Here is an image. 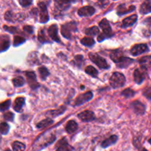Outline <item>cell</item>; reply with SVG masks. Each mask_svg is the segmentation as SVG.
Masks as SVG:
<instances>
[{
  "instance_id": "25",
  "label": "cell",
  "mask_w": 151,
  "mask_h": 151,
  "mask_svg": "<svg viewBox=\"0 0 151 151\" xmlns=\"http://www.w3.org/2000/svg\"><path fill=\"white\" fill-rule=\"evenodd\" d=\"M139 63L141 64L142 67H144L145 69L151 67V55H147L142 57L139 60Z\"/></svg>"
},
{
  "instance_id": "37",
  "label": "cell",
  "mask_w": 151,
  "mask_h": 151,
  "mask_svg": "<svg viewBox=\"0 0 151 151\" xmlns=\"http://www.w3.org/2000/svg\"><path fill=\"white\" fill-rule=\"evenodd\" d=\"M10 105H11V100H7L3 103H0V111H4L7 110L10 108Z\"/></svg>"
},
{
  "instance_id": "34",
  "label": "cell",
  "mask_w": 151,
  "mask_h": 151,
  "mask_svg": "<svg viewBox=\"0 0 151 151\" xmlns=\"http://www.w3.org/2000/svg\"><path fill=\"white\" fill-rule=\"evenodd\" d=\"M13 83L16 87L22 86L24 84V80L22 77H16L13 79Z\"/></svg>"
},
{
  "instance_id": "28",
  "label": "cell",
  "mask_w": 151,
  "mask_h": 151,
  "mask_svg": "<svg viewBox=\"0 0 151 151\" xmlns=\"http://www.w3.org/2000/svg\"><path fill=\"white\" fill-rule=\"evenodd\" d=\"M134 62L133 59L129 58L124 57L123 59L119 62L118 64H116L118 66V67L119 68H126L128 67L129 65H131V63H132Z\"/></svg>"
},
{
  "instance_id": "35",
  "label": "cell",
  "mask_w": 151,
  "mask_h": 151,
  "mask_svg": "<svg viewBox=\"0 0 151 151\" xmlns=\"http://www.w3.org/2000/svg\"><path fill=\"white\" fill-rule=\"evenodd\" d=\"M38 71H39L40 75H41V78H42V80H45L47 77L50 75V72H49L48 69H47L44 66H41L38 69Z\"/></svg>"
},
{
  "instance_id": "50",
  "label": "cell",
  "mask_w": 151,
  "mask_h": 151,
  "mask_svg": "<svg viewBox=\"0 0 151 151\" xmlns=\"http://www.w3.org/2000/svg\"><path fill=\"white\" fill-rule=\"evenodd\" d=\"M149 143H150V144L151 145V138L150 139H149Z\"/></svg>"
},
{
  "instance_id": "32",
  "label": "cell",
  "mask_w": 151,
  "mask_h": 151,
  "mask_svg": "<svg viewBox=\"0 0 151 151\" xmlns=\"http://www.w3.org/2000/svg\"><path fill=\"white\" fill-rule=\"evenodd\" d=\"M81 42L83 45L86 46V47H91L94 44V39L90 38V37H85L81 40Z\"/></svg>"
},
{
  "instance_id": "8",
  "label": "cell",
  "mask_w": 151,
  "mask_h": 151,
  "mask_svg": "<svg viewBox=\"0 0 151 151\" xmlns=\"http://www.w3.org/2000/svg\"><path fill=\"white\" fill-rule=\"evenodd\" d=\"M25 75H26V78L29 86L32 89H35L38 87H39V83L37 82L36 75L33 72H27Z\"/></svg>"
},
{
  "instance_id": "9",
  "label": "cell",
  "mask_w": 151,
  "mask_h": 151,
  "mask_svg": "<svg viewBox=\"0 0 151 151\" xmlns=\"http://www.w3.org/2000/svg\"><path fill=\"white\" fill-rule=\"evenodd\" d=\"M148 50V47L147 44H136L135 46L131 48V53L134 56L139 55L142 54V53L145 52Z\"/></svg>"
},
{
  "instance_id": "43",
  "label": "cell",
  "mask_w": 151,
  "mask_h": 151,
  "mask_svg": "<svg viewBox=\"0 0 151 151\" xmlns=\"http://www.w3.org/2000/svg\"><path fill=\"white\" fill-rule=\"evenodd\" d=\"M13 117H14V115L11 112H7L4 114V118L7 121H13Z\"/></svg>"
},
{
  "instance_id": "45",
  "label": "cell",
  "mask_w": 151,
  "mask_h": 151,
  "mask_svg": "<svg viewBox=\"0 0 151 151\" xmlns=\"http://www.w3.org/2000/svg\"><path fill=\"white\" fill-rule=\"evenodd\" d=\"M24 30L27 33L32 34L33 32V27L32 26H29V25H27V26L24 27Z\"/></svg>"
},
{
  "instance_id": "5",
  "label": "cell",
  "mask_w": 151,
  "mask_h": 151,
  "mask_svg": "<svg viewBox=\"0 0 151 151\" xmlns=\"http://www.w3.org/2000/svg\"><path fill=\"white\" fill-rule=\"evenodd\" d=\"M89 58L93 63H95L100 69H106L109 68V65L108 64L106 59H104L96 53H89Z\"/></svg>"
},
{
  "instance_id": "44",
  "label": "cell",
  "mask_w": 151,
  "mask_h": 151,
  "mask_svg": "<svg viewBox=\"0 0 151 151\" xmlns=\"http://www.w3.org/2000/svg\"><path fill=\"white\" fill-rule=\"evenodd\" d=\"M4 28L5 30L8 31L10 33H15L16 32H17V29L16 27H7V26H4Z\"/></svg>"
},
{
  "instance_id": "22",
  "label": "cell",
  "mask_w": 151,
  "mask_h": 151,
  "mask_svg": "<svg viewBox=\"0 0 151 151\" xmlns=\"http://www.w3.org/2000/svg\"><path fill=\"white\" fill-rule=\"evenodd\" d=\"M78 123L74 120L69 121L67 122V124H66V127H65L66 132L69 133V134H72V133L75 132L77 131V129H78Z\"/></svg>"
},
{
  "instance_id": "7",
  "label": "cell",
  "mask_w": 151,
  "mask_h": 151,
  "mask_svg": "<svg viewBox=\"0 0 151 151\" xmlns=\"http://www.w3.org/2000/svg\"><path fill=\"white\" fill-rule=\"evenodd\" d=\"M38 7L40 10V22L46 23L49 21V14L47 11V5L44 2L38 3Z\"/></svg>"
},
{
  "instance_id": "1",
  "label": "cell",
  "mask_w": 151,
  "mask_h": 151,
  "mask_svg": "<svg viewBox=\"0 0 151 151\" xmlns=\"http://www.w3.org/2000/svg\"><path fill=\"white\" fill-rule=\"evenodd\" d=\"M55 136L54 134H48L47 133L42 134L38 137V139L34 143L33 147H32L33 151H39L42 150L43 148L52 144L55 141Z\"/></svg>"
},
{
  "instance_id": "15",
  "label": "cell",
  "mask_w": 151,
  "mask_h": 151,
  "mask_svg": "<svg viewBox=\"0 0 151 151\" xmlns=\"http://www.w3.org/2000/svg\"><path fill=\"white\" fill-rule=\"evenodd\" d=\"M58 27L56 24H52L49 27L48 29V34L50 38L52 40H54L56 42H60V39L58 37Z\"/></svg>"
},
{
  "instance_id": "10",
  "label": "cell",
  "mask_w": 151,
  "mask_h": 151,
  "mask_svg": "<svg viewBox=\"0 0 151 151\" xmlns=\"http://www.w3.org/2000/svg\"><path fill=\"white\" fill-rule=\"evenodd\" d=\"M75 0H55V7L59 11L66 10L70 7L71 3L74 2Z\"/></svg>"
},
{
  "instance_id": "41",
  "label": "cell",
  "mask_w": 151,
  "mask_h": 151,
  "mask_svg": "<svg viewBox=\"0 0 151 151\" xmlns=\"http://www.w3.org/2000/svg\"><path fill=\"white\" fill-rule=\"evenodd\" d=\"M19 4L22 6L23 7H28L30 5L32 2V0H19Z\"/></svg>"
},
{
  "instance_id": "30",
  "label": "cell",
  "mask_w": 151,
  "mask_h": 151,
  "mask_svg": "<svg viewBox=\"0 0 151 151\" xmlns=\"http://www.w3.org/2000/svg\"><path fill=\"white\" fill-rule=\"evenodd\" d=\"M13 151H24L25 145L20 142H14L12 145Z\"/></svg>"
},
{
  "instance_id": "18",
  "label": "cell",
  "mask_w": 151,
  "mask_h": 151,
  "mask_svg": "<svg viewBox=\"0 0 151 151\" xmlns=\"http://www.w3.org/2000/svg\"><path fill=\"white\" fill-rule=\"evenodd\" d=\"M110 57L114 63L118 64L123 59L124 55L122 52L120 51V50H114V51H112L111 52Z\"/></svg>"
},
{
  "instance_id": "23",
  "label": "cell",
  "mask_w": 151,
  "mask_h": 151,
  "mask_svg": "<svg viewBox=\"0 0 151 151\" xmlns=\"http://www.w3.org/2000/svg\"><path fill=\"white\" fill-rule=\"evenodd\" d=\"M66 108L65 107V106H61V107L59 108L58 109L50 111L49 112H47V116H50V117H56V116L63 114L65 112V111H66Z\"/></svg>"
},
{
  "instance_id": "40",
  "label": "cell",
  "mask_w": 151,
  "mask_h": 151,
  "mask_svg": "<svg viewBox=\"0 0 151 151\" xmlns=\"http://www.w3.org/2000/svg\"><path fill=\"white\" fill-rule=\"evenodd\" d=\"M38 40H39L40 42L41 43H45L48 41V39H47V37L45 36V34H44V29L41 30L38 33Z\"/></svg>"
},
{
  "instance_id": "48",
  "label": "cell",
  "mask_w": 151,
  "mask_h": 151,
  "mask_svg": "<svg viewBox=\"0 0 151 151\" xmlns=\"http://www.w3.org/2000/svg\"><path fill=\"white\" fill-rule=\"evenodd\" d=\"M97 1H99V2H100V3H102V2H104L105 1H106V0H97Z\"/></svg>"
},
{
  "instance_id": "21",
  "label": "cell",
  "mask_w": 151,
  "mask_h": 151,
  "mask_svg": "<svg viewBox=\"0 0 151 151\" xmlns=\"http://www.w3.org/2000/svg\"><path fill=\"white\" fill-rule=\"evenodd\" d=\"M24 102L25 99L24 97H17L15 100L14 104H13V109H14V110L17 112H20L22 111L24 104Z\"/></svg>"
},
{
  "instance_id": "12",
  "label": "cell",
  "mask_w": 151,
  "mask_h": 151,
  "mask_svg": "<svg viewBox=\"0 0 151 151\" xmlns=\"http://www.w3.org/2000/svg\"><path fill=\"white\" fill-rule=\"evenodd\" d=\"M131 107L137 114L142 115L145 112V106L139 101H134L131 103Z\"/></svg>"
},
{
  "instance_id": "6",
  "label": "cell",
  "mask_w": 151,
  "mask_h": 151,
  "mask_svg": "<svg viewBox=\"0 0 151 151\" xmlns=\"http://www.w3.org/2000/svg\"><path fill=\"white\" fill-rule=\"evenodd\" d=\"M146 75H147V69L141 66V68L137 69L134 71V81L137 83L141 84L143 82V81L145 79Z\"/></svg>"
},
{
  "instance_id": "36",
  "label": "cell",
  "mask_w": 151,
  "mask_h": 151,
  "mask_svg": "<svg viewBox=\"0 0 151 151\" xmlns=\"http://www.w3.org/2000/svg\"><path fill=\"white\" fill-rule=\"evenodd\" d=\"M9 129H10V126L6 122H1L0 124V133L3 135H5L8 133Z\"/></svg>"
},
{
  "instance_id": "19",
  "label": "cell",
  "mask_w": 151,
  "mask_h": 151,
  "mask_svg": "<svg viewBox=\"0 0 151 151\" xmlns=\"http://www.w3.org/2000/svg\"><path fill=\"white\" fill-rule=\"evenodd\" d=\"M10 46V40L7 35H0V52L7 50Z\"/></svg>"
},
{
  "instance_id": "27",
  "label": "cell",
  "mask_w": 151,
  "mask_h": 151,
  "mask_svg": "<svg viewBox=\"0 0 151 151\" xmlns=\"http://www.w3.org/2000/svg\"><path fill=\"white\" fill-rule=\"evenodd\" d=\"M52 123H53L52 119H50V118H47V119H43L42 121H41V122H38V123L37 124L36 126L38 128L42 129V128H47V127L50 126V125H52Z\"/></svg>"
},
{
  "instance_id": "39",
  "label": "cell",
  "mask_w": 151,
  "mask_h": 151,
  "mask_svg": "<svg viewBox=\"0 0 151 151\" xmlns=\"http://www.w3.org/2000/svg\"><path fill=\"white\" fill-rule=\"evenodd\" d=\"M122 94L123 96H125L127 98H131V97H133L135 94V92L133 91L131 88H127V89H125L122 92Z\"/></svg>"
},
{
  "instance_id": "16",
  "label": "cell",
  "mask_w": 151,
  "mask_h": 151,
  "mask_svg": "<svg viewBox=\"0 0 151 151\" xmlns=\"http://www.w3.org/2000/svg\"><path fill=\"white\" fill-rule=\"evenodd\" d=\"M137 19H138V16L137 15H132V16H129L128 18H125V19H123L122 23V27L126 28L128 27H131L132 25H134V24L137 22Z\"/></svg>"
},
{
  "instance_id": "14",
  "label": "cell",
  "mask_w": 151,
  "mask_h": 151,
  "mask_svg": "<svg viewBox=\"0 0 151 151\" xmlns=\"http://www.w3.org/2000/svg\"><path fill=\"white\" fill-rule=\"evenodd\" d=\"M78 116L83 122H91L94 120L95 118L94 114L91 111H85L83 112H81L78 115Z\"/></svg>"
},
{
  "instance_id": "4",
  "label": "cell",
  "mask_w": 151,
  "mask_h": 151,
  "mask_svg": "<svg viewBox=\"0 0 151 151\" xmlns=\"http://www.w3.org/2000/svg\"><path fill=\"white\" fill-rule=\"evenodd\" d=\"M77 31V25L75 22H69L61 27V34L66 38H72V35L74 32Z\"/></svg>"
},
{
  "instance_id": "38",
  "label": "cell",
  "mask_w": 151,
  "mask_h": 151,
  "mask_svg": "<svg viewBox=\"0 0 151 151\" xmlns=\"http://www.w3.org/2000/svg\"><path fill=\"white\" fill-rule=\"evenodd\" d=\"M25 41V39L22 36H19V35H16L14 37V41H13V45L15 47H18V46L21 45L22 44H23Z\"/></svg>"
},
{
  "instance_id": "33",
  "label": "cell",
  "mask_w": 151,
  "mask_h": 151,
  "mask_svg": "<svg viewBox=\"0 0 151 151\" xmlns=\"http://www.w3.org/2000/svg\"><path fill=\"white\" fill-rule=\"evenodd\" d=\"M86 73L91 75V77H94V78H97V76L98 75L97 70L95 68L93 67L92 66H88V67H86Z\"/></svg>"
},
{
  "instance_id": "2",
  "label": "cell",
  "mask_w": 151,
  "mask_h": 151,
  "mask_svg": "<svg viewBox=\"0 0 151 151\" xmlns=\"http://www.w3.org/2000/svg\"><path fill=\"white\" fill-rule=\"evenodd\" d=\"M100 27L103 29V33L100 34L98 37H97V40L99 42H101L103 40L106 38H109L113 35L112 33V29L110 26L109 21L106 19H103L101 22L99 23Z\"/></svg>"
},
{
  "instance_id": "42",
  "label": "cell",
  "mask_w": 151,
  "mask_h": 151,
  "mask_svg": "<svg viewBox=\"0 0 151 151\" xmlns=\"http://www.w3.org/2000/svg\"><path fill=\"white\" fill-rule=\"evenodd\" d=\"M143 94L145 97H147L148 100H151V87H149V88H145L143 91Z\"/></svg>"
},
{
  "instance_id": "49",
  "label": "cell",
  "mask_w": 151,
  "mask_h": 151,
  "mask_svg": "<svg viewBox=\"0 0 151 151\" xmlns=\"http://www.w3.org/2000/svg\"><path fill=\"white\" fill-rule=\"evenodd\" d=\"M140 151H147V150H146L145 148H143V147H142V150H140Z\"/></svg>"
},
{
  "instance_id": "46",
  "label": "cell",
  "mask_w": 151,
  "mask_h": 151,
  "mask_svg": "<svg viewBox=\"0 0 151 151\" xmlns=\"http://www.w3.org/2000/svg\"><path fill=\"white\" fill-rule=\"evenodd\" d=\"M75 60L77 61V64H82V60L83 59V57L82 55H78L75 58Z\"/></svg>"
},
{
  "instance_id": "3",
  "label": "cell",
  "mask_w": 151,
  "mask_h": 151,
  "mask_svg": "<svg viewBox=\"0 0 151 151\" xmlns=\"http://www.w3.org/2000/svg\"><path fill=\"white\" fill-rule=\"evenodd\" d=\"M110 85L114 88H121L125 83V78L122 74L119 72H114L110 78Z\"/></svg>"
},
{
  "instance_id": "29",
  "label": "cell",
  "mask_w": 151,
  "mask_h": 151,
  "mask_svg": "<svg viewBox=\"0 0 151 151\" xmlns=\"http://www.w3.org/2000/svg\"><path fill=\"white\" fill-rule=\"evenodd\" d=\"M85 32L86 35H91V36H94V35H97L100 33V29H99V28L97 27L94 26L86 29Z\"/></svg>"
},
{
  "instance_id": "13",
  "label": "cell",
  "mask_w": 151,
  "mask_h": 151,
  "mask_svg": "<svg viewBox=\"0 0 151 151\" xmlns=\"http://www.w3.org/2000/svg\"><path fill=\"white\" fill-rule=\"evenodd\" d=\"M95 13V9L91 6H85L78 10V13L80 16L83 17H88L91 16Z\"/></svg>"
},
{
  "instance_id": "26",
  "label": "cell",
  "mask_w": 151,
  "mask_h": 151,
  "mask_svg": "<svg viewBox=\"0 0 151 151\" xmlns=\"http://www.w3.org/2000/svg\"><path fill=\"white\" fill-rule=\"evenodd\" d=\"M58 145V147L56 151H71L70 146L68 145V143L66 142L65 139L60 140V142H59V144Z\"/></svg>"
},
{
  "instance_id": "24",
  "label": "cell",
  "mask_w": 151,
  "mask_h": 151,
  "mask_svg": "<svg viewBox=\"0 0 151 151\" xmlns=\"http://www.w3.org/2000/svg\"><path fill=\"white\" fill-rule=\"evenodd\" d=\"M118 137H116V135H113L111 137H110L109 138L106 139V140L103 142V143L101 144V146L103 147V148H106V147H109V146L115 144L116 142L117 141Z\"/></svg>"
},
{
  "instance_id": "11",
  "label": "cell",
  "mask_w": 151,
  "mask_h": 151,
  "mask_svg": "<svg viewBox=\"0 0 151 151\" xmlns=\"http://www.w3.org/2000/svg\"><path fill=\"white\" fill-rule=\"evenodd\" d=\"M92 97L93 94L91 91H88V92L86 93H84V94H81V95H79L77 97L76 100H75V105L77 106H81V105L84 104V103H86V102L89 101Z\"/></svg>"
},
{
  "instance_id": "31",
  "label": "cell",
  "mask_w": 151,
  "mask_h": 151,
  "mask_svg": "<svg viewBox=\"0 0 151 151\" xmlns=\"http://www.w3.org/2000/svg\"><path fill=\"white\" fill-rule=\"evenodd\" d=\"M4 19L5 20L8 21V22H15V21L18 20V17L16 14L12 13L11 11H7L4 14Z\"/></svg>"
},
{
  "instance_id": "20",
  "label": "cell",
  "mask_w": 151,
  "mask_h": 151,
  "mask_svg": "<svg viewBox=\"0 0 151 151\" xmlns=\"http://www.w3.org/2000/svg\"><path fill=\"white\" fill-rule=\"evenodd\" d=\"M139 12L143 15L151 13V0H145L140 6Z\"/></svg>"
},
{
  "instance_id": "47",
  "label": "cell",
  "mask_w": 151,
  "mask_h": 151,
  "mask_svg": "<svg viewBox=\"0 0 151 151\" xmlns=\"http://www.w3.org/2000/svg\"><path fill=\"white\" fill-rule=\"evenodd\" d=\"M144 23L145 24H147L148 27H151V17H149L147 18V19H146L144 21Z\"/></svg>"
},
{
  "instance_id": "51",
  "label": "cell",
  "mask_w": 151,
  "mask_h": 151,
  "mask_svg": "<svg viewBox=\"0 0 151 151\" xmlns=\"http://www.w3.org/2000/svg\"><path fill=\"white\" fill-rule=\"evenodd\" d=\"M7 151H10V150H7Z\"/></svg>"
},
{
  "instance_id": "17",
  "label": "cell",
  "mask_w": 151,
  "mask_h": 151,
  "mask_svg": "<svg viewBox=\"0 0 151 151\" xmlns=\"http://www.w3.org/2000/svg\"><path fill=\"white\" fill-rule=\"evenodd\" d=\"M136 9V7L134 5H131L129 7H127L125 4H120L119 7H117V14L119 16H122L126 13H131L133 12Z\"/></svg>"
}]
</instances>
